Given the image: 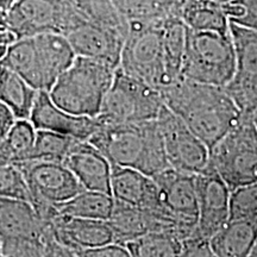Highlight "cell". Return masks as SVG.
Listing matches in <instances>:
<instances>
[{"label":"cell","instance_id":"cell-24","mask_svg":"<svg viewBox=\"0 0 257 257\" xmlns=\"http://www.w3.org/2000/svg\"><path fill=\"white\" fill-rule=\"evenodd\" d=\"M236 69L232 79L257 82V30L230 22Z\"/></svg>","mask_w":257,"mask_h":257},{"label":"cell","instance_id":"cell-19","mask_svg":"<svg viewBox=\"0 0 257 257\" xmlns=\"http://www.w3.org/2000/svg\"><path fill=\"white\" fill-rule=\"evenodd\" d=\"M63 163L83 189L111 194V163L88 141H76Z\"/></svg>","mask_w":257,"mask_h":257},{"label":"cell","instance_id":"cell-42","mask_svg":"<svg viewBox=\"0 0 257 257\" xmlns=\"http://www.w3.org/2000/svg\"><path fill=\"white\" fill-rule=\"evenodd\" d=\"M250 256L257 257V239H256L255 245H253V248H252V250H251V252H250Z\"/></svg>","mask_w":257,"mask_h":257},{"label":"cell","instance_id":"cell-25","mask_svg":"<svg viewBox=\"0 0 257 257\" xmlns=\"http://www.w3.org/2000/svg\"><path fill=\"white\" fill-rule=\"evenodd\" d=\"M114 206L111 194L98 191L83 189L73 198L57 205L59 213L67 216L87 218V219L108 220Z\"/></svg>","mask_w":257,"mask_h":257},{"label":"cell","instance_id":"cell-41","mask_svg":"<svg viewBox=\"0 0 257 257\" xmlns=\"http://www.w3.org/2000/svg\"><path fill=\"white\" fill-rule=\"evenodd\" d=\"M2 23L6 24V11L0 9V24Z\"/></svg>","mask_w":257,"mask_h":257},{"label":"cell","instance_id":"cell-38","mask_svg":"<svg viewBox=\"0 0 257 257\" xmlns=\"http://www.w3.org/2000/svg\"><path fill=\"white\" fill-rule=\"evenodd\" d=\"M15 121L16 117L11 108L3 101H0V142L6 137Z\"/></svg>","mask_w":257,"mask_h":257},{"label":"cell","instance_id":"cell-32","mask_svg":"<svg viewBox=\"0 0 257 257\" xmlns=\"http://www.w3.org/2000/svg\"><path fill=\"white\" fill-rule=\"evenodd\" d=\"M76 141H78L76 138L54 131L36 130L34 148L29 161L43 160L63 162L64 157Z\"/></svg>","mask_w":257,"mask_h":257},{"label":"cell","instance_id":"cell-35","mask_svg":"<svg viewBox=\"0 0 257 257\" xmlns=\"http://www.w3.org/2000/svg\"><path fill=\"white\" fill-rule=\"evenodd\" d=\"M224 10L231 23L257 30V0H233Z\"/></svg>","mask_w":257,"mask_h":257},{"label":"cell","instance_id":"cell-2","mask_svg":"<svg viewBox=\"0 0 257 257\" xmlns=\"http://www.w3.org/2000/svg\"><path fill=\"white\" fill-rule=\"evenodd\" d=\"M88 142L111 166L128 167L148 176L169 168L157 120L140 123H102Z\"/></svg>","mask_w":257,"mask_h":257},{"label":"cell","instance_id":"cell-39","mask_svg":"<svg viewBox=\"0 0 257 257\" xmlns=\"http://www.w3.org/2000/svg\"><path fill=\"white\" fill-rule=\"evenodd\" d=\"M15 2L16 0H0V9L4 10V11H8L15 4Z\"/></svg>","mask_w":257,"mask_h":257},{"label":"cell","instance_id":"cell-36","mask_svg":"<svg viewBox=\"0 0 257 257\" xmlns=\"http://www.w3.org/2000/svg\"><path fill=\"white\" fill-rule=\"evenodd\" d=\"M181 256L214 257L210 238L204 237L194 230L189 236L181 240Z\"/></svg>","mask_w":257,"mask_h":257},{"label":"cell","instance_id":"cell-21","mask_svg":"<svg viewBox=\"0 0 257 257\" xmlns=\"http://www.w3.org/2000/svg\"><path fill=\"white\" fill-rule=\"evenodd\" d=\"M257 239V216L229 219L211 237L214 257H246Z\"/></svg>","mask_w":257,"mask_h":257},{"label":"cell","instance_id":"cell-20","mask_svg":"<svg viewBox=\"0 0 257 257\" xmlns=\"http://www.w3.org/2000/svg\"><path fill=\"white\" fill-rule=\"evenodd\" d=\"M36 51L42 91H48L73 63L76 55L68 38L59 32H44L32 37Z\"/></svg>","mask_w":257,"mask_h":257},{"label":"cell","instance_id":"cell-31","mask_svg":"<svg viewBox=\"0 0 257 257\" xmlns=\"http://www.w3.org/2000/svg\"><path fill=\"white\" fill-rule=\"evenodd\" d=\"M36 137V128L29 119H16L4 140L0 142L9 163L29 161Z\"/></svg>","mask_w":257,"mask_h":257},{"label":"cell","instance_id":"cell-10","mask_svg":"<svg viewBox=\"0 0 257 257\" xmlns=\"http://www.w3.org/2000/svg\"><path fill=\"white\" fill-rule=\"evenodd\" d=\"M156 120L170 168L192 175L211 169L208 147L178 115L163 106Z\"/></svg>","mask_w":257,"mask_h":257},{"label":"cell","instance_id":"cell-12","mask_svg":"<svg viewBox=\"0 0 257 257\" xmlns=\"http://www.w3.org/2000/svg\"><path fill=\"white\" fill-rule=\"evenodd\" d=\"M159 189L161 202L179 221L182 239L197 227L198 201L195 175L167 168L153 176Z\"/></svg>","mask_w":257,"mask_h":257},{"label":"cell","instance_id":"cell-37","mask_svg":"<svg viewBox=\"0 0 257 257\" xmlns=\"http://www.w3.org/2000/svg\"><path fill=\"white\" fill-rule=\"evenodd\" d=\"M79 256L85 257H128V251L124 245L119 243L111 242L104 245L94 246L83 250Z\"/></svg>","mask_w":257,"mask_h":257},{"label":"cell","instance_id":"cell-6","mask_svg":"<svg viewBox=\"0 0 257 257\" xmlns=\"http://www.w3.org/2000/svg\"><path fill=\"white\" fill-rule=\"evenodd\" d=\"M210 166L230 191L257 182V133L252 119L240 118L211 148Z\"/></svg>","mask_w":257,"mask_h":257},{"label":"cell","instance_id":"cell-1","mask_svg":"<svg viewBox=\"0 0 257 257\" xmlns=\"http://www.w3.org/2000/svg\"><path fill=\"white\" fill-rule=\"evenodd\" d=\"M163 104L211 149L242 118L224 87L184 76L161 91Z\"/></svg>","mask_w":257,"mask_h":257},{"label":"cell","instance_id":"cell-40","mask_svg":"<svg viewBox=\"0 0 257 257\" xmlns=\"http://www.w3.org/2000/svg\"><path fill=\"white\" fill-rule=\"evenodd\" d=\"M8 48H9L8 44L2 43V42H0V60H2L3 57H4L6 50H8Z\"/></svg>","mask_w":257,"mask_h":257},{"label":"cell","instance_id":"cell-7","mask_svg":"<svg viewBox=\"0 0 257 257\" xmlns=\"http://www.w3.org/2000/svg\"><path fill=\"white\" fill-rule=\"evenodd\" d=\"M165 106L159 89L115 69L98 119L102 123H140L154 120Z\"/></svg>","mask_w":257,"mask_h":257},{"label":"cell","instance_id":"cell-34","mask_svg":"<svg viewBox=\"0 0 257 257\" xmlns=\"http://www.w3.org/2000/svg\"><path fill=\"white\" fill-rule=\"evenodd\" d=\"M255 216H257V182L232 189L230 194L229 219Z\"/></svg>","mask_w":257,"mask_h":257},{"label":"cell","instance_id":"cell-27","mask_svg":"<svg viewBox=\"0 0 257 257\" xmlns=\"http://www.w3.org/2000/svg\"><path fill=\"white\" fill-rule=\"evenodd\" d=\"M133 257L181 256V237L175 231H150L124 244Z\"/></svg>","mask_w":257,"mask_h":257},{"label":"cell","instance_id":"cell-16","mask_svg":"<svg viewBox=\"0 0 257 257\" xmlns=\"http://www.w3.org/2000/svg\"><path fill=\"white\" fill-rule=\"evenodd\" d=\"M76 56L87 57L118 68L125 37L119 32L82 21L64 35Z\"/></svg>","mask_w":257,"mask_h":257},{"label":"cell","instance_id":"cell-30","mask_svg":"<svg viewBox=\"0 0 257 257\" xmlns=\"http://www.w3.org/2000/svg\"><path fill=\"white\" fill-rule=\"evenodd\" d=\"M128 22L163 21L179 16L184 0H112Z\"/></svg>","mask_w":257,"mask_h":257},{"label":"cell","instance_id":"cell-8","mask_svg":"<svg viewBox=\"0 0 257 257\" xmlns=\"http://www.w3.org/2000/svg\"><path fill=\"white\" fill-rule=\"evenodd\" d=\"M30 191L31 205L42 219L51 221L59 213L57 205L62 204L83 191L63 162L31 160L17 163Z\"/></svg>","mask_w":257,"mask_h":257},{"label":"cell","instance_id":"cell-17","mask_svg":"<svg viewBox=\"0 0 257 257\" xmlns=\"http://www.w3.org/2000/svg\"><path fill=\"white\" fill-rule=\"evenodd\" d=\"M54 236L68 256H79L83 250L114 242L106 220L87 219L57 213L51 220Z\"/></svg>","mask_w":257,"mask_h":257},{"label":"cell","instance_id":"cell-11","mask_svg":"<svg viewBox=\"0 0 257 257\" xmlns=\"http://www.w3.org/2000/svg\"><path fill=\"white\" fill-rule=\"evenodd\" d=\"M12 242L42 243L47 255H67L54 236L51 221L42 219L30 202L0 197V243Z\"/></svg>","mask_w":257,"mask_h":257},{"label":"cell","instance_id":"cell-26","mask_svg":"<svg viewBox=\"0 0 257 257\" xmlns=\"http://www.w3.org/2000/svg\"><path fill=\"white\" fill-rule=\"evenodd\" d=\"M0 64L14 70L37 91H42V80L38 70L36 51L32 37L19 38L10 44Z\"/></svg>","mask_w":257,"mask_h":257},{"label":"cell","instance_id":"cell-23","mask_svg":"<svg viewBox=\"0 0 257 257\" xmlns=\"http://www.w3.org/2000/svg\"><path fill=\"white\" fill-rule=\"evenodd\" d=\"M37 92L21 75L0 64V101L11 108L16 119L30 118Z\"/></svg>","mask_w":257,"mask_h":257},{"label":"cell","instance_id":"cell-44","mask_svg":"<svg viewBox=\"0 0 257 257\" xmlns=\"http://www.w3.org/2000/svg\"><path fill=\"white\" fill-rule=\"evenodd\" d=\"M252 123H253V126H255V128H256V133H257V114L252 118Z\"/></svg>","mask_w":257,"mask_h":257},{"label":"cell","instance_id":"cell-29","mask_svg":"<svg viewBox=\"0 0 257 257\" xmlns=\"http://www.w3.org/2000/svg\"><path fill=\"white\" fill-rule=\"evenodd\" d=\"M83 21L119 32L126 37L128 21L112 0H70Z\"/></svg>","mask_w":257,"mask_h":257},{"label":"cell","instance_id":"cell-28","mask_svg":"<svg viewBox=\"0 0 257 257\" xmlns=\"http://www.w3.org/2000/svg\"><path fill=\"white\" fill-rule=\"evenodd\" d=\"M186 34H187V28L179 16H170L165 19L162 25L163 55H165L167 74L172 83L181 78Z\"/></svg>","mask_w":257,"mask_h":257},{"label":"cell","instance_id":"cell-4","mask_svg":"<svg viewBox=\"0 0 257 257\" xmlns=\"http://www.w3.org/2000/svg\"><path fill=\"white\" fill-rule=\"evenodd\" d=\"M236 69L233 43L229 34L187 29L181 76L224 87Z\"/></svg>","mask_w":257,"mask_h":257},{"label":"cell","instance_id":"cell-14","mask_svg":"<svg viewBox=\"0 0 257 257\" xmlns=\"http://www.w3.org/2000/svg\"><path fill=\"white\" fill-rule=\"evenodd\" d=\"M29 120L36 130H49L67 135L80 141H87L98 130V117L78 115L54 104L49 92L38 91Z\"/></svg>","mask_w":257,"mask_h":257},{"label":"cell","instance_id":"cell-9","mask_svg":"<svg viewBox=\"0 0 257 257\" xmlns=\"http://www.w3.org/2000/svg\"><path fill=\"white\" fill-rule=\"evenodd\" d=\"M82 21L70 0H16L6 11V24L17 40L44 32L66 35Z\"/></svg>","mask_w":257,"mask_h":257},{"label":"cell","instance_id":"cell-3","mask_svg":"<svg viewBox=\"0 0 257 257\" xmlns=\"http://www.w3.org/2000/svg\"><path fill=\"white\" fill-rule=\"evenodd\" d=\"M115 68L99 61L76 56L49 89L54 104L73 114L98 117Z\"/></svg>","mask_w":257,"mask_h":257},{"label":"cell","instance_id":"cell-15","mask_svg":"<svg viewBox=\"0 0 257 257\" xmlns=\"http://www.w3.org/2000/svg\"><path fill=\"white\" fill-rule=\"evenodd\" d=\"M107 221L113 240L124 245L128 240L150 231H175L181 237V227L175 218L114 200L113 211Z\"/></svg>","mask_w":257,"mask_h":257},{"label":"cell","instance_id":"cell-43","mask_svg":"<svg viewBox=\"0 0 257 257\" xmlns=\"http://www.w3.org/2000/svg\"><path fill=\"white\" fill-rule=\"evenodd\" d=\"M213 2H217V3H219V4H227V3H231V2H233V0H213Z\"/></svg>","mask_w":257,"mask_h":257},{"label":"cell","instance_id":"cell-18","mask_svg":"<svg viewBox=\"0 0 257 257\" xmlns=\"http://www.w3.org/2000/svg\"><path fill=\"white\" fill-rule=\"evenodd\" d=\"M110 185L114 200L174 218L161 202L159 189L152 176L128 167L112 166Z\"/></svg>","mask_w":257,"mask_h":257},{"label":"cell","instance_id":"cell-22","mask_svg":"<svg viewBox=\"0 0 257 257\" xmlns=\"http://www.w3.org/2000/svg\"><path fill=\"white\" fill-rule=\"evenodd\" d=\"M179 17L186 28L197 31H214L229 34L230 21L224 4L213 0H184Z\"/></svg>","mask_w":257,"mask_h":257},{"label":"cell","instance_id":"cell-33","mask_svg":"<svg viewBox=\"0 0 257 257\" xmlns=\"http://www.w3.org/2000/svg\"><path fill=\"white\" fill-rule=\"evenodd\" d=\"M0 197L31 201L27 181L17 165L14 163L0 165Z\"/></svg>","mask_w":257,"mask_h":257},{"label":"cell","instance_id":"cell-45","mask_svg":"<svg viewBox=\"0 0 257 257\" xmlns=\"http://www.w3.org/2000/svg\"><path fill=\"white\" fill-rule=\"evenodd\" d=\"M0 256H2V243H0Z\"/></svg>","mask_w":257,"mask_h":257},{"label":"cell","instance_id":"cell-5","mask_svg":"<svg viewBox=\"0 0 257 257\" xmlns=\"http://www.w3.org/2000/svg\"><path fill=\"white\" fill-rule=\"evenodd\" d=\"M163 21L128 22L118 68L161 92L172 83L162 43Z\"/></svg>","mask_w":257,"mask_h":257},{"label":"cell","instance_id":"cell-13","mask_svg":"<svg viewBox=\"0 0 257 257\" xmlns=\"http://www.w3.org/2000/svg\"><path fill=\"white\" fill-rule=\"evenodd\" d=\"M198 220L195 231L211 239L230 218L231 191L212 168L195 175Z\"/></svg>","mask_w":257,"mask_h":257}]
</instances>
